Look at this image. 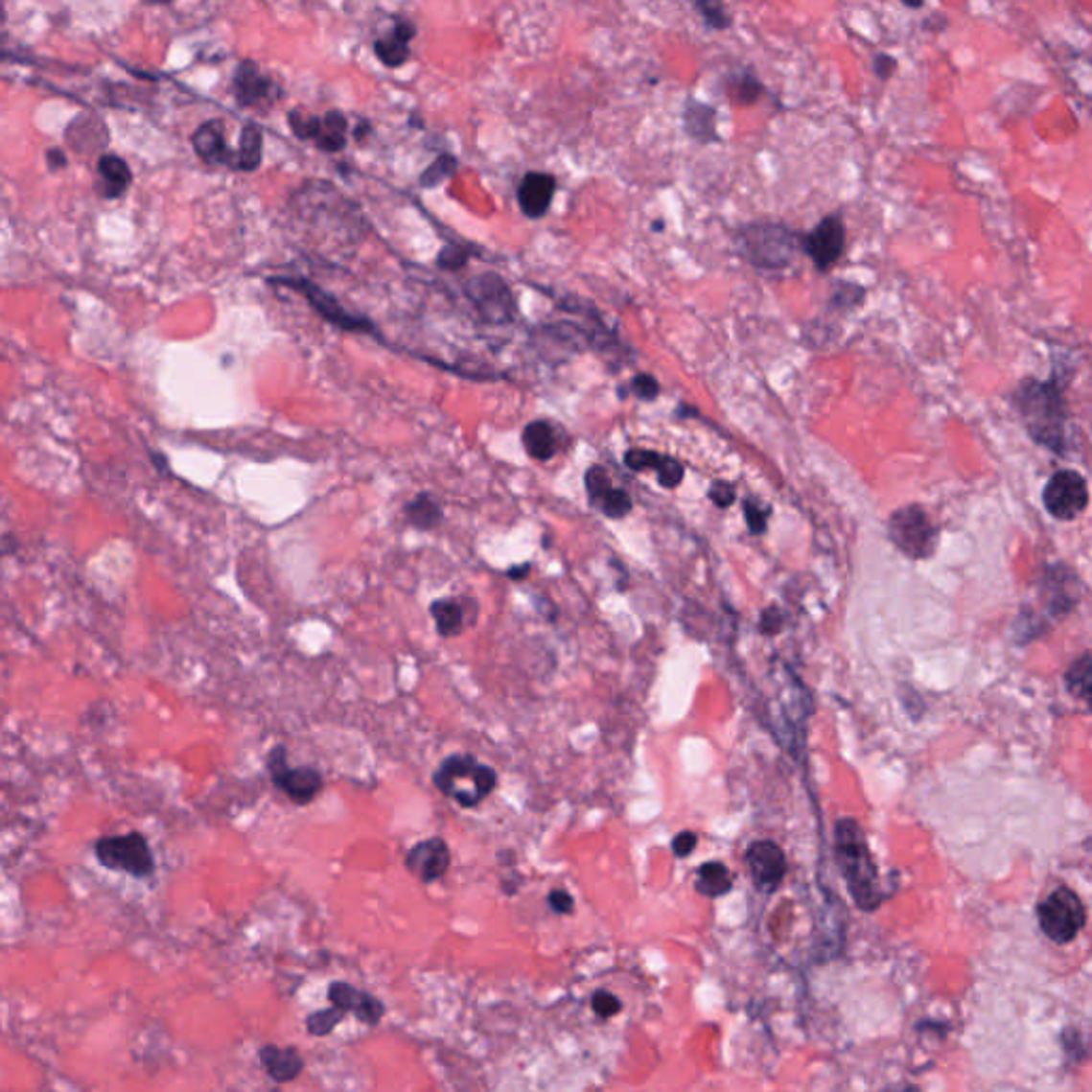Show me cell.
Returning a JSON list of instances; mask_svg holds the SVG:
<instances>
[{"label": "cell", "mask_w": 1092, "mask_h": 1092, "mask_svg": "<svg viewBox=\"0 0 1092 1092\" xmlns=\"http://www.w3.org/2000/svg\"><path fill=\"white\" fill-rule=\"evenodd\" d=\"M1011 406L1034 444L1043 446L1052 454H1065L1067 404L1057 374L1050 380L1031 376L1020 380L1011 393Z\"/></svg>", "instance_id": "1"}, {"label": "cell", "mask_w": 1092, "mask_h": 1092, "mask_svg": "<svg viewBox=\"0 0 1092 1092\" xmlns=\"http://www.w3.org/2000/svg\"><path fill=\"white\" fill-rule=\"evenodd\" d=\"M834 858L856 905L862 911H875L883 900L879 871L867 834L856 820L845 818L834 825Z\"/></svg>", "instance_id": "2"}, {"label": "cell", "mask_w": 1092, "mask_h": 1092, "mask_svg": "<svg viewBox=\"0 0 1092 1092\" xmlns=\"http://www.w3.org/2000/svg\"><path fill=\"white\" fill-rule=\"evenodd\" d=\"M1080 600L1078 574L1065 564L1043 568L1039 576V609L1027 606L1015 621L1020 642H1031L1046 634L1054 623L1065 619Z\"/></svg>", "instance_id": "3"}, {"label": "cell", "mask_w": 1092, "mask_h": 1092, "mask_svg": "<svg viewBox=\"0 0 1092 1092\" xmlns=\"http://www.w3.org/2000/svg\"><path fill=\"white\" fill-rule=\"evenodd\" d=\"M431 783L461 809H474L498 787V773L470 754H451L435 766Z\"/></svg>", "instance_id": "4"}, {"label": "cell", "mask_w": 1092, "mask_h": 1092, "mask_svg": "<svg viewBox=\"0 0 1092 1092\" xmlns=\"http://www.w3.org/2000/svg\"><path fill=\"white\" fill-rule=\"evenodd\" d=\"M94 858L103 869L125 872L132 879H151L156 872L154 851L146 834L139 830L99 837L94 841Z\"/></svg>", "instance_id": "5"}, {"label": "cell", "mask_w": 1092, "mask_h": 1092, "mask_svg": "<svg viewBox=\"0 0 1092 1092\" xmlns=\"http://www.w3.org/2000/svg\"><path fill=\"white\" fill-rule=\"evenodd\" d=\"M265 771L275 790L282 792L294 806H308L325 792V777L316 766L289 762V749L284 743L273 745L265 755Z\"/></svg>", "instance_id": "6"}, {"label": "cell", "mask_w": 1092, "mask_h": 1092, "mask_svg": "<svg viewBox=\"0 0 1092 1092\" xmlns=\"http://www.w3.org/2000/svg\"><path fill=\"white\" fill-rule=\"evenodd\" d=\"M888 538L909 559H930L939 546V527L919 504H907L888 519Z\"/></svg>", "instance_id": "7"}, {"label": "cell", "mask_w": 1092, "mask_h": 1092, "mask_svg": "<svg viewBox=\"0 0 1092 1092\" xmlns=\"http://www.w3.org/2000/svg\"><path fill=\"white\" fill-rule=\"evenodd\" d=\"M738 242L747 259L762 269L787 267L799 250V237L781 224H749L740 229Z\"/></svg>", "instance_id": "8"}, {"label": "cell", "mask_w": 1092, "mask_h": 1092, "mask_svg": "<svg viewBox=\"0 0 1092 1092\" xmlns=\"http://www.w3.org/2000/svg\"><path fill=\"white\" fill-rule=\"evenodd\" d=\"M1039 926L1050 941L1071 943L1086 926V907L1067 886L1052 890L1037 907Z\"/></svg>", "instance_id": "9"}, {"label": "cell", "mask_w": 1092, "mask_h": 1092, "mask_svg": "<svg viewBox=\"0 0 1092 1092\" xmlns=\"http://www.w3.org/2000/svg\"><path fill=\"white\" fill-rule=\"evenodd\" d=\"M269 284H275V287H287L294 292H299L301 297H306L312 310H316L322 318L337 329L359 331V334H374L376 331L372 320L348 312L344 306H339L334 294H329L325 289H320L318 284H314L312 280L297 278V275H287V278H271Z\"/></svg>", "instance_id": "10"}, {"label": "cell", "mask_w": 1092, "mask_h": 1092, "mask_svg": "<svg viewBox=\"0 0 1092 1092\" xmlns=\"http://www.w3.org/2000/svg\"><path fill=\"white\" fill-rule=\"evenodd\" d=\"M1041 501L1052 519L1069 523V521H1076L1080 515H1084V510L1088 508V482L1076 470L1054 472L1052 478L1046 482V487H1043Z\"/></svg>", "instance_id": "11"}, {"label": "cell", "mask_w": 1092, "mask_h": 1092, "mask_svg": "<svg viewBox=\"0 0 1092 1092\" xmlns=\"http://www.w3.org/2000/svg\"><path fill=\"white\" fill-rule=\"evenodd\" d=\"M465 294L478 310V314L493 322V325H506L515 320L517 303L512 297L508 284L496 273H480L465 284Z\"/></svg>", "instance_id": "12"}, {"label": "cell", "mask_w": 1092, "mask_h": 1092, "mask_svg": "<svg viewBox=\"0 0 1092 1092\" xmlns=\"http://www.w3.org/2000/svg\"><path fill=\"white\" fill-rule=\"evenodd\" d=\"M289 127L299 139L314 141L316 148L336 154L346 148L348 120L341 111H329L322 118L301 116L299 111L289 113Z\"/></svg>", "instance_id": "13"}, {"label": "cell", "mask_w": 1092, "mask_h": 1092, "mask_svg": "<svg viewBox=\"0 0 1092 1092\" xmlns=\"http://www.w3.org/2000/svg\"><path fill=\"white\" fill-rule=\"evenodd\" d=\"M327 1001L329 1005H336L344 1013L353 1015L355 1020L363 1027L374 1029L386 1015V1005L376 994L360 990L355 984L336 980L327 986Z\"/></svg>", "instance_id": "14"}, {"label": "cell", "mask_w": 1092, "mask_h": 1092, "mask_svg": "<svg viewBox=\"0 0 1092 1092\" xmlns=\"http://www.w3.org/2000/svg\"><path fill=\"white\" fill-rule=\"evenodd\" d=\"M451 848L442 837L423 839L412 845L404 856V869L412 877L425 883V886H431V883L446 877V872L451 871Z\"/></svg>", "instance_id": "15"}, {"label": "cell", "mask_w": 1092, "mask_h": 1092, "mask_svg": "<svg viewBox=\"0 0 1092 1092\" xmlns=\"http://www.w3.org/2000/svg\"><path fill=\"white\" fill-rule=\"evenodd\" d=\"M745 864L759 892H777L787 875V858L775 841H755L745 851Z\"/></svg>", "instance_id": "16"}, {"label": "cell", "mask_w": 1092, "mask_h": 1092, "mask_svg": "<svg viewBox=\"0 0 1092 1092\" xmlns=\"http://www.w3.org/2000/svg\"><path fill=\"white\" fill-rule=\"evenodd\" d=\"M233 94L237 105L245 109H267L280 97L278 83L261 71V66L252 60H244L237 66L233 78Z\"/></svg>", "instance_id": "17"}, {"label": "cell", "mask_w": 1092, "mask_h": 1092, "mask_svg": "<svg viewBox=\"0 0 1092 1092\" xmlns=\"http://www.w3.org/2000/svg\"><path fill=\"white\" fill-rule=\"evenodd\" d=\"M804 252L811 256L815 267L820 271H828L834 263L841 259L845 250V224L839 214H830L820 221L815 229L804 235L802 240Z\"/></svg>", "instance_id": "18"}, {"label": "cell", "mask_w": 1092, "mask_h": 1092, "mask_svg": "<svg viewBox=\"0 0 1092 1092\" xmlns=\"http://www.w3.org/2000/svg\"><path fill=\"white\" fill-rule=\"evenodd\" d=\"M555 190H557L555 175L545 174V171H527L517 188V201L521 212L531 218V221L543 218L550 210Z\"/></svg>", "instance_id": "19"}, {"label": "cell", "mask_w": 1092, "mask_h": 1092, "mask_svg": "<svg viewBox=\"0 0 1092 1092\" xmlns=\"http://www.w3.org/2000/svg\"><path fill=\"white\" fill-rule=\"evenodd\" d=\"M259 1062L273 1084H290L306 1071V1058L294 1046L265 1043L259 1048Z\"/></svg>", "instance_id": "20"}, {"label": "cell", "mask_w": 1092, "mask_h": 1092, "mask_svg": "<svg viewBox=\"0 0 1092 1092\" xmlns=\"http://www.w3.org/2000/svg\"><path fill=\"white\" fill-rule=\"evenodd\" d=\"M683 130L700 146L721 144L717 128V109L710 103L687 97L683 105Z\"/></svg>", "instance_id": "21"}, {"label": "cell", "mask_w": 1092, "mask_h": 1092, "mask_svg": "<svg viewBox=\"0 0 1092 1092\" xmlns=\"http://www.w3.org/2000/svg\"><path fill=\"white\" fill-rule=\"evenodd\" d=\"M193 148L203 163L235 169L237 151H231L229 146H226L224 125L221 120H210L198 127L193 135Z\"/></svg>", "instance_id": "22"}, {"label": "cell", "mask_w": 1092, "mask_h": 1092, "mask_svg": "<svg viewBox=\"0 0 1092 1092\" xmlns=\"http://www.w3.org/2000/svg\"><path fill=\"white\" fill-rule=\"evenodd\" d=\"M416 36V26L410 20H395L386 36L374 41L376 58L388 69H397L410 58V43Z\"/></svg>", "instance_id": "23"}, {"label": "cell", "mask_w": 1092, "mask_h": 1092, "mask_svg": "<svg viewBox=\"0 0 1092 1092\" xmlns=\"http://www.w3.org/2000/svg\"><path fill=\"white\" fill-rule=\"evenodd\" d=\"M97 174H99L97 190L103 198L122 197L132 182V174H130V167L127 165V160L120 158V156H113V154H103L99 158Z\"/></svg>", "instance_id": "24"}, {"label": "cell", "mask_w": 1092, "mask_h": 1092, "mask_svg": "<svg viewBox=\"0 0 1092 1092\" xmlns=\"http://www.w3.org/2000/svg\"><path fill=\"white\" fill-rule=\"evenodd\" d=\"M430 613L442 639H454L468 625V611H465L459 597H442V600L431 602Z\"/></svg>", "instance_id": "25"}, {"label": "cell", "mask_w": 1092, "mask_h": 1092, "mask_svg": "<svg viewBox=\"0 0 1092 1092\" xmlns=\"http://www.w3.org/2000/svg\"><path fill=\"white\" fill-rule=\"evenodd\" d=\"M724 90L728 94V99L732 101V105L736 107H752L766 94L762 80L749 69H740L726 75Z\"/></svg>", "instance_id": "26"}, {"label": "cell", "mask_w": 1092, "mask_h": 1092, "mask_svg": "<svg viewBox=\"0 0 1092 1092\" xmlns=\"http://www.w3.org/2000/svg\"><path fill=\"white\" fill-rule=\"evenodd\" d=\"M732 883L734 877L726 864H721L717 860L713 862H705L698 867L696 872V892L702 896L707 898H719V896H726L730 890H732Z\"/></svg>", "instance_id": "27"}, {"label": "cell", "mask_w": 1092, "mask_h": 1092, "mask_svg": "<svg viewBox=\"0 0 1092 1092\" xmlns=\"http://www.w3.org/2000/svg\"><path fill=\"white\" fill-rule=\"evenodd\" d=\"M1065 685L1073 698L1092 710V653H1084L1071 663L1065 674Z\"/></svg>", "instance_id": "28"}, {"label": "cell", "mask_w": 1092, "mask_h": 1092, "mask_svg": "<svg viewBox=\"0 0 1092 1092\" xmlns=\"http://www.w3.org/2000/svg\"><path fill=\"white\" fill-rule=\"evenodd\" d=\"M523 446L531 459L548 461L557 451L555 431L546 421H534L523 430Z\"/></svg>", "instance_id": "29"}, {"label": "cell", "mask_w": 1092, "mask_h": 1092, "mask_svg": "<svg viewBox=\"0 0 1092 1092\" xmlns=\"http://www.w3.org/2000/svg\"><path fill=\"white\" fill-rule=\"evenodd\" d=\"M263 160V130L256 125H245L242 128L240 150H237L235 171H256L261 167Z\"/></svg>", "instance_id": "30"}, {"label": "cell", "mask_w": 1092, "mask_h": 1092, "mask_svg": "<svg viewBox=\"0 0 1092 1092\" xmlns=\"http://www.w3.org/2000/svg\"><path fill=\"white\" fill-rule=\"evenodd\" d=\"M406 517L407 523L416 529H433L440 525L442 521V506L438 500H433L430 493H419L414 500L406 504Z\"/></svg>", "instance_id": "31"}, {"label": "cell", "mask_w": 1092, "mask_h": 1092, "mask_svg": "<svg viewBox=\"0 0 1092 1092\" xmlns=\"http://www.w3.org/2000/svg\"><path fill=\"white\" fill-rule=\"evenodd\" d=\"M346 1018H348V1013H344L339 1008H336V1005H331V1008L310 1011L306 1015V1020H303V1024H306V1031H308L310 1037L320 1039V1037H329V1034L334 1033Z\"/></svg>", "instance_id": "32"}, {"label": "cell", "mask_w": 1092, "mask_h": 1092, "mask_svg": "<svg viewBox=\"0 0 1092 1092\" xmlns=\"http://www.w3.org/2000/svg\"><path fill=\"white\" fill-rule=\"evenodd\" d=\"M691 5L710 31L721 33L732 26V17H730L724 0H691Z\"/></svg>", "instance_id": "33"}, {"label": "cell", "mask_w": 1092, "mask_h": 1092, "mask_svg": "<svg viewBox=\"0 0 1092 1092\" xmlns=\"http://www.w3.org/2000/svg\"><path fill=\"white\" fill-rule=\"evenodd\" d=\"M457 167H459V163L453 154H440L430 167L423 171L421 186H425V188L440 186L444 179H449L454 171H457Z\"/></svg>", "instance_id": "34"}, {"label": "cell", "mask_w": 1092, "mask_h": 1092, "mask_svg": "<svg viewBox=\"0 0 1092 1092\" xmlns=\"http://www.w3.org/2000/svg\"><path fill=\"white\" fill-rule=\"evenodd\" d=\"M597 506L602 508V512H604L606 517H611V519H623V517H628L630 512H632V498L628 496V491H621V489H615V487H613V489H611L609 493H606V496L600 500V504H597Z\"/></svg>", "instance_id": "35"}, {"label": "cell", "mask_w": 1092, "mask_h": 1092, "mask_svg": "<svg viewBox=\"0 0 1092 1092\" xmlns=\"http://www.w3.org/2000/svg\"><path fill=\"white\" fill-rule=\"evenodd\" d=\"M585 487H587V496L592 498V501L597 506L606 493L613 489L609 472L600 468V465H593V468H589L585 474Z\"/></svg>", "instance_id": "36"}, {"label": "cell", "mask_w": 1092, "mask_h": 1092, "mask_svg": "<svg viewBox=\"0 0 1092 1092\" xmlns=\"http://www.w3.org/2000/svg\"><path fill=\"white\" fill-rule=\"evenodd\" d=\"M662 461H663V454L655 453V451L632 449V451H628V454H625V465H628V468L634 472L658 470Z\"/></svg>", "instance_id": "37"}, {"label": "cell", "mask_w": 1092, "mask_h": 1092, "mask_svg": "<svg viewBox=\"0 0 1092 1092\" xmlns=\"http://www.w3.org/2000/svg\"><path fill=\"white\" fill-rule=\"evenodd\" d=\"M592 1008H593V1011H595L597 1015H600L602 1020H611V1018H615L616 1013H621L623 1005H621V1001L616 999V996H615L613 992H609V990H597V992L592 996Z\"/></svg>", "instance_id": "38"}, {"label": "cell", "mask_w": 1092, "mask_h": 1092, "mask_svg": "<svg viewBox=\"0 0 1092 1092\" xmlns=\"http://www.w3.org/2000/svg\"><path fill=\"white\" fill-rule=\"evenodd\" d=\"M655 472H658L660 484L666 489L679 487V484L683 482V476H685V470H683V465L672 457H663V461L660 463V468Z\"/></svg>", "instance_id": "39"}, {"label": "cell", "mask_w": 1092, "mask_h": 1092, "mask_svg": "<svg viewBox=\"0 0 1092 1092\" xmlns=\"http://www.w3.org/2000/svg\"><path fill=\"white\" fill-rule=\"evenodd\" d=\"M898 71V60L892 54L879 52L872 56V73L879 81H890Z\"/></svg>", "instance_id": "40"}, {"label": "cell", "mask_w": 1092, "mask_h": 1092, "mask_svg": "<svg viewBox=\"0 0 1092 1092\" xmlns=\"http://www.w3.org/2000/svg\"><path fill=\"white\" fill-rule=\"evenodd\" d=\"M745 519H747V525L752 534H762L766 529V519H768V508H762L754 500H747L745 501Z\"/></svg>", "instance_id": "41"}, {"label": "cell", "mask_w": 1092, "mask_h": 1092, "mask_svg": "<svg viewBox=\"0 0 1092 1092\" xmlns=\"http://www.w3.org/2000/svg\"><path fill=\"white\" fill-rule=\"evenodd\" d=\"M632 388H634V393L639 395L640 400H644V402L655 400V397H658V393H660L658 380H655L651 374H639V376H634Z\"/></svg>", "instance_id": "42"}, {"label": "cell", "mask_w": 1092, "mask_h": 1092, "mask_svg": "<svg viewBox=\"0 0 1092 1092\" xmlns=\"http://www.w3.org/2000/svg\"><path fill=\"white\" fill-rule=\"evenodd\" d=\"M709 498H710V501H713V504H715L717 508H730V506L734 504V500H736V491H734V487H732V484H730V482L717 480V482H713V487H710Z\"/></svg>", "instance_id": "43"}, {"label": "cell", "mask_w": 1092, "mask_h": 1092, "mask_svg": "<svg viewBox=\"0 0 1092 1092\" xmlns=\"http://www.w3.org/2000/svg\"><path fill=\"white\" fill-rule=\"evenodd\" d=\"M465 263H468V252L457 248V245H449L438 256V265L444 269H461Z\"/></svg>", "instance_id": "44"}, {"label": "cell", "mask_w": 1092, "mask_h": 1092, "mask_svg": "<svg viewBox=\"0 0 1092 1092\" xmlns=\"http://www.w3.org/2000/svg\"><path fill=\"white\" fill-rule=\"evenodd\" d=\"M696 845H698V834L685 830V832H679L677 837H674L672 851L677 858H687L689 853L696 849Z\"/></svg>", "instance_id": "45"}, {"label": "cell", "mask_w": 1092, "mask_h": 1092, "mask_svg": "<svg viewBox=\"0 0 1092 1092\" xmlns=\"http://www.w3.org/2000/svg\"><path fill=\"white\" fill-rule=\"evenodd\" d=\"M548 905L559 916H569L574 911V898L566 890H553L548 895Z\"/></svg>", "instance_id": "46"}, {"label": "cell", "mask_w": 1092, "mask_h": 1092, "mask_svg": "<svg viewBox=\"0 0 1092 1092\" xmlns=\"http://www.w3.org/2000/svg\"><path fill=\"white\" fill-rule=\"evenodd\" d=\"M783 625V615L778 609H766L762 615V623H759V628H762L764 634H777L781 630Z\"/></svg>", "instance_id": "47"}, {"label": "cell", "mask_w": 1092, "mask_h": 1092, "mask_svg": "<svg viewBox=\"0 0 1092 1092\" xmlns=\"http://www.w3.org/2000/svg\"><path fill=\"white\" fill-rule=\"evenodd\" d=\"M47 165H50L52 171H58L62 167H66V156L62 150H50L47 151Z\"/></svg>", "instance_id": "48"}, {"label": "cell", "mask_w": 1092, "mask_h": 1092, "mask_svg": "<svg viewBox=\"0 0 1092 1092\" xmlns=\"http://www.w3.org/2000/svg\"><path fill=\"white\" fill-rule=\"evenodd\" d=\"M898 3L907 9H911V12H918V9L924 7L926 0H898Z\"/></svg>", "instance_id": "49"}, {"label": "cell", "mask_w": 1092, "mask_h": 1092, "mask_svg": "<svg viewBox=\"0 0 1092 1092\" xmlns=\"http://www.w3.org/2000/svg\"><path fill=\"white\" fill-rule=\"evenodd\" d=\"M527 569H529V564H525L523 568H512L508 574H510V578H521V576H527Z\"/></svg>", "instance_id": "50"}, {"label": "cell", "mask_w": 1092, "mask_h": 1092, "mask_svg": "<svg viewBox=\"0 0 1092 1092\" xmlns=\"http://www.w3.org/2000/svg\"><path fill=\"white\" fill-rule=\"evenodd\" d=\"M148 5H167V3H174V0H144Z\"/></svg>", "instance_id": "51"}, {"label": "cell", "mask_w": 1092, "mask_h": 1092, "mask_svg": "<svg viewBox=\"0 0 1092 1092\" xmlns=\"http://www.w3.org/2000/svg\"><path fill=\"white\" fill-rule=\"evenodd\" d=\"M653 229H655V231H658V229H663V224H662V221H660V222H655V224H653Z\"/></svg>", "instance_id": "52"}]
</instances>
